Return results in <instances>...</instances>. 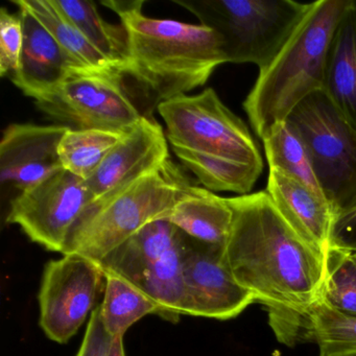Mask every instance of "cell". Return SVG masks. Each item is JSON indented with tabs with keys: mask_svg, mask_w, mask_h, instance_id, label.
I'll list each match as a JSON object with an SVG mask.
<instances>
[{
	"mask_svg": "<svg viewBox=\"0 0 356 356\" xmlns=\"http://www.w3.org/2000/svg\"><path fill=\"white\" fill-rule=\"evenodd\" d=\"M233 212L225 257L237 282L268 310L273 329L289 326L322 297L326 257L289 226L266 191L227 197Z\"/></svg>",
	"mask_w": 356,
	"mask_h": 356,
	"instance_id": "obj_1",
	"label": "cell"
},
{
	"mask_svg": "<svg viewBox=\"0 0 356 356\" xmlns=\"http://www.w3.org/2000/svg\"><path fill=\"white\" fill-rule=\"evenodd\" d=\"M113 339L108 334L102 322L101 307L90 314L86 333L76 356H108Z\"/></svg>",
	"mask_w": 356,
	"mask_h": 356,
	"instance_id": "obj_29",
	"label": "cell"
},
{
	"mask_svg": "<svg viewBox=\"0 0 356 356\" xmlns=\"http://www.w3.org/2000/svg\"><path fill=\"white\" fill-rule=\"evenodd\" d=\"M183 165L210 191H232L248 195L261 175L264 166L216 157L182 147H172Z\"/></svg>",
	"mask_w": 356,
	"mask_h": 356,
	"instance_id": "obj_23",
	"label": "cell"
},
{
	"mask_svg": "<svg viewBox=\"0 0 356 356\" xmlns=\"http://www.w3.org/2000/svg\"><path fill=\"white\" fill-rule=\"evenodd\" d=\"M101 264L76 254L45 266L39 291L41 328L51 341L66 343L95 312L106 289Z\"/></svg>",
	"mask_w": 356,
	"mask_h": 356,
	"instance_id": "obj_9",
	"label": "cell"
},
{
	"mask_svg": "<svg viewBox=\"0 0 356 356\" xmlns=\"http://www.w3.org/2000/svg\"><path fill=\"white\" fill-rule=\"evenodd\" d=\"M92 201L86 180L62 168L12 200L7 222L49 251L63 253L70 231Z\"/></svg>",
	"mask_w": 356,
	"mask_h": 356,
	"instance_id": "obj_10",
	"label": "cell"
},
{
	"mask_svg": "<svg viewBox=\"0 0 356 356\" xmlns=\"http://www.w3.org/2000/svg\"><path fill=\"white\" fill-rule=\"evenodd\" d=\"M162 220L201 243L225 248L230 236L233 212L227 197L189 183Z\"/></svg>",
	"mask_w": 356,
	"mask_h": 356,
	"instance_id": "obj_16",
	"label": "cell"
},
{
	"mask_svg": "<svg viewBox=\"0 0 356 356\" xmlns=\"http://www.w3.org/2000/svg\"><path fill=\"white\" fill-rule=\"evenodd\" d=\"M157 110L172 147L264 166L247 124L224 105L213 89L178 95L160 103Z\"/></svg>",
	"mask_w": 356,
	"mask_h": 356,
	"instance_id": "obj_7",
	"label": "cell"
},
{
	"mask_svg": "<svg viewBox=\"0 0 356 356\" xmlns=\"http://www.w3.org/2000/svg\"><path fill=\"white\" fill-rule=\"evenodd\" d=\"M126 135L111 131L70 129L60 143L62 168L88 180Z\"/></svg>",
	"mask_w": 356,
	"mask_h": 356,
	"instance_id": "obj_25",
	"label": "cell"
},
{
	"mask_svg": "<svg viewBox=\"0 0 356 356\" xmlns=\"http://www.w3.org/2000/svg\"><path fill=\"white\" fill-rule=\"evenodd\" d=\"M13 3L19 8L24 47L19 68L10 78L26 97L38 101L51 95L72 72L78 70L55 37L24 1L14 0Z\"/></svg>",
	"mask_w": 356,
	"mask_h": 356,
	"instance_id": "obj_14",
	"label": "cell"
},
{
	"mask_svg": "<svg viewBox=\"0 0 356 356\" xmlns=\"http://www.w3.org/2000/svg\"><path fill=\"white\" fill-rule=\"evenodd\" d=\"M124 76L72 72L51 95L35 104L51 120L70 129L128 134L143 115L127 95Z\"/></svg>",
	"mask_w": 356,
	"mask_h": 356,
	"instance_id": "obj_8",
	"label": "cell"
},
{
	"mask_svg": "<svg viewBox=\"0 0 356 356\" xmlns=\"http://www.w3.org/2000/svg\"><path fill=\"white\" fill-rule=\"evenodd\" d=\"M170 158L163 129L143 115L86 180L93 201L158 170Z\"/></svg>",
	"mask_w": 356,
	"mask_h": 356,
	"instance_id": "obj_13",
	"label": "cell"
},
{
	"mask_svg": "<svg viewBox=\"0 0 356 356\" xmlns=\"http://www.w3.org/2000/svg\"><path fill=\"white\" fill-rule=\"evenodd\" d=\"M266 193L289 226L326 257L334 214L323 193L293 177L270 168Z\"/></svg>",
	"mask_w": 356,
	"mask_h": 356,
	"instance_id": "obj_15",
	"label": "cell"
},
{
	"mask_svg": "<svg viewBox=\"0 0 356 356\" xmlns=\"http://www.w3.org/2000/svg\"><path fill=\"white\" fill-rule=\"evenodd\" d=\"M184 238L185 233L174 249L127 279L153 300L159 307V316L170 323H178L181 316H187L186 291L182 272Z\"/></svg>",
	"mask_w": 356,
	"mask_h": 356,
	"instance_id": "obj_18",
	"label": "cell"
},
{
	"mask_svg": "<svg viewBox=\"0 0 356 356\" xmlns=\"http://www.w3.org/2000/svg\"><path fill=\"white\" fill-rule=\"evenodd\" d=\"M189 183L170 158L158 170L95 200L74 224L62 254L101 261L145 225L162 220Z\"/></svg>",
	"mask_w": 356,
	"mask_h": 356,
	"instance_id": "obj_4",
	"label": "cell"
},
{
	"mask_svg": "<svg viewBox=\"0 0 356 356\" xmlns=\"http://www.w3.org/2000/svg\"><path fill=\"white\" fill-rule=\"evenodd\" d=\"M184 232L165 220L145 225L126 243L99 261L104 273L129 279L179 245Z\"/></svg>",
	"mask_w": 356,
	"mask_h": 356,
	"instance_id": "obj_20",
	"label": "cell"
},
{
	"mask_svg": "<svg viewBox=\"0 0 356 356\" xmlns=\"http://www.w3.org/2000/svg\"><path fill=\"white\" fill-rule=\"evenodd\" d=\"M352 260H353L354 264L356 266V253H352Z\"/></svg>",
	"mask_w": 356,
	"mask_h": 356,
	"instance_id": "obj_32",
	"label": "cell"
},
{
	"mask_svg": "<svg viewBox=\"0 0 356 356\" xmlns=\"http://www.w3.org/2000/svg\"><path fill=\"white\" fill-rule=\"evenodd\" d=\"M331 248L356 253V199L334 216L330 236Z\"/></svg>",
	"mask_w": 356,
	"mask_h": 356,
	"instance_id": "obj_30",
	"label": "cell"
},
{
	"mask_svg": "<svg viewBox=\"0 0 356 356\" xmlns=\"http://www.w3.org/2000/svg\"><path fill=\"white\" fill-rule=\"evenodd\" d=\"M143 1H104L122 20L134 78L156 106L203 86L227 63L222 43L207 26L143 15Z\"/></svg>",
	"mask_w": 356,
	"mask_h": 356,
	"instance_id": "obj_2",
	"label": "cell"
},
{
	"mask_svg": "<svg viewBox=\"0 0 356 356\" xmlns=\"http://www.w3.org/2000/svg\"><path fill=\"white\" fill-rule=\"evenodd\" d=\"M301 339L316 341L320 356H356V314L335 309L321 297L297 316L293 345Z\"/></svg>",
	"mask_w": 356,
	"mask_h": 356,
	"instance_id": "obj_19",
	"label": "cell"
},
{
	"mask_svg": "<svg viewBox=\"0 0 356 356\" xmlns=\"http://www.w3.org/2000/svg\"><path fill=\"white\" fill-rule=\"evenodd\" d=\"M352 6H353L354 10L356 12V0H352Z\"/></svg>",
	"mask_w": 356,
	"mask_h": 356,
	"instance_id": "obj_33",
	"label": "cell"
},
{
	"mask_svg": "<svg viewBox=\"0 0 356 356\" xmlns=\"http://www.w3.org/2000/svg\"><path fill=\"white\" fill-rule=\"evenodd\" d=\"M351 0H318L286 44L259 76L243 103L260 139L312 93L324 90L327 59L333 35Z\"/></svg>",
	"mask_w": 356,
	"mask_h": 356,
	"instance_id": "obj_3",
	"label": "cell"
},
{
	"mask_svg": "<svg viewBox=\"0 0 356 356\" xmlns=\"http://www.w3.org/2000/svg\"><path fill=\"white\" fill-rule=\"evenodd\" d=\"M322 298L335 309L356 314V266L352 253L330 248Z\"/></svg>",
	"mask_w": 356,
	"mask_h": 356,
	"instance_id": "obj_27",
	"label": "cell"
},
{
	"mask_svg": "<svg viewBox=\"0 0 356 356\" xmlns=\"http://www.w3.org/2000/svg\"><path fill=\"white\" fill-rule=\"evenodd\" d=\"M182 272L187 316L230 320L255 301L233 276L225 248L207 245L185 234Z\"/></svg>",
	"mask_w": 356,
	"mask_h": 356,
	"instance_id": "obj_11",
	"label": "cell"
},
{
	"mask_svg": "<svg viewBox=\"0 0 356 356\" xmlns=\"http://www.w3.org/2000/svg\"><path fill=\"white\" fill-rule=\"evenodd\" d=\"M70 128L13 124L7 127L0 143V176L20 191L34 186L62 170L59 147Z\"/></svg>",
	"mask_w": 356,
	"mask_h": 356,
	"instance_id": "obj_12",
	"label": "cell"
},
{
	"mask_svg": "<svg viewBox=\"0 0 356 356\" xmlns=\"http://www.w3.org/2000/svg\"><path fill=\"white\" fill-rule=\"evenodd\" d=\"M307 149L312 170L334 216L356 199V130L324 91L312 93L286 120Z\"/></svg>",
	"mask_w": 356,
	"mask_h": 356,
	"instance_id": "obj_6",
	"label": "cell"
},
{
	"mask_svg": "<svg viewBox=\"0 0 356 356\" xmlns=\"http://www.w3.org/2000/svg\"><path fill=\"white\" fill-rule=\"evenodd\" d=\"M216 32L227 63L268 67L307 14L310 3L293 0L175 1Z\"/></svg>",
	"mask_w": 356,
	"mask_h": 356,
	"instance_id": "obj_5",
	"label": "cell"
},
{
	"mask_svg": "<svg viewBox=\"0 0 356 356\" xmlns=\"http://www.w3.org/2000/svg\"><path fill=\"white\" fill-rule=\"evenodd\" d=\"M24 47V28L19 13L0 10V76H13L19 68Z\"/></svg>",
	"mask_w": 356,
	"mask_h": 356,
	"instance_id": "obj_28",
	"label": "cell"
},
{
	"mask_svg": "<svg viewBox=\"0 0 356 356\" xmlns=\"http://www.w3.org/2000/svg\"><path fill=\"white\" fill-rule=\"evenodd\" d=\"M108 356H126L124 352V337H118L112 341L111 349Z\"/></svg>",
	"mask_w": 356,
	"mask_h": 356,
	"instance_id": "obj_31",
	"label": "cell"
},
{
	"mask_svg": "<svg viewBox=\"0 0 356 356\" xmlns=\"http://www.w3.org/2000/svg\"><path fill=\"white\" fill-rule=\"evenodd\" d=\"M262 141L270 168L285 172L323 193L312 170L307 149L289 122L277 124Z\"/></svg>",
	"mask_w": 356,
	"mask_h": 356,
	"instance_id": "obj_26",
	"label": "cell"
},
{
	"mask_svg": "<svg viewBox=\"0 0 356 356\" xmlns=\"http://www.w3.org/2000/svg\"><path fill=\"white\" fill-rule=\"evenodd\" d=\"M22 1L55 37L78 72L87 70L122 74L86 40L78 29L56 7L53 0Z\"/></svg>",
	"mask_w": 356,
	"mask_h": 356,
	"instance_id": "obj_22",
	"label": "cell"
},
{
	"mask_svg": "<svg viewBox=\"0 0 356 356\" xmlns=\"http://www.w3.org/2000/svg\"><path fill=\"white\" fill-rule=\"evenodd\" d=\"M56 7L78 29L86 40L116 70L128 76L131 61L128 38L122 24H108L95 3L86 0H53Z\"/></svg>",
	"mask_w": 356,
	"mask_h": 356,
	"instance_id": "obj_21",
	"label": "cell"
},
{
	"mask_svg": "<svg viewBox=\"0 0 356 356\" xmlns=\"http://www.w3.org/2000/svg\"><path fill=\"white\" fill-rule=\"evenodd\" d=\"M106 289L101 305L102 322L112 339L124 337L131 326L149 314L159 316V307L132 283L106 274Z\"/></svg>",
	"mask_w": 356,
	"mask_h": 356,
	"instance_id": "obj_24",
	"label": "cell"
},
{
	"mask_svg": "<svg viewBox=\"0 0 356 356\" xmlns=\"http://www.w3.org/2000/svg\"><path fill=\"white\" fill-rule=\"evenodd\" d=\"M323 91L356 130V12L352 0L331 41Z\"/></svg>",
	"mask_w": 356,
	"mask_h": 356,
	"instance_id": "obj_17",
	"label": "cell"
}]
</instances>
